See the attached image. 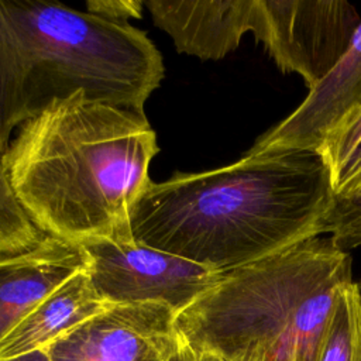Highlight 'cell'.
<instances>
[{
	"label": "cell",
	"mask_w": 361,
	"mask_h": 361,
	"mask_svg": "<svg viewBox=\"0 0 361 361\" xmlns=\"http://www.w3.org/2000/svg\"><path fill=\"white\" fill-rule=\"evenodd\" d=\"M336 193L317 151L245 154L151 182L130 228L148 247L224 272L323 234Z\"/></svg>",
	"instance_id": "6da1fadb"
},
{
	"label": "cell",
	"mask_w": 361,
	"mask_h": 361,
	"mask_svg": "<svg viewBox=\"0 0 361 361\" xmlns=\"http://www.w3.org/2000/svg\"><path fill=\"white\" fill-rule=\"evenodd\" d=\"M158 151L144 113L76 92L27 120L1 162L31 223L78 245L133 237L130 216Z\"/></svg>",
	"instance_id": "7a4b0ae2"
},
{
	"label": "cell",
	"mask_w": 361,
	"mask_h": 361,
	"mask_svg": "<svg viewBox=\"0 0 361 361\" xmlns=\"http://www.w3.org/2000/svg\"><path fill=\"white\" fill-rule=\"evenodd\" d=\"M148 35L55 0H0V157L14 128L76 92L144 113L164 79Z\"/></svg>",
	"instance_id": "3957f363"
},
{
	"label": "cell",
	"mask_w": 361,
	"mask_h": 361,
	"mask_svg": "<svg viewBox=\"0 0 361 361\" xmlns=\"http://www.w3.org/2000/svg\"><path fill=\"white\" fill-rule=\"evenodd\" d=\"M350 255L327 237L220 274L175 319L179 340L220 361H319Z\"/></svg>",
	"instance_id": "277c9868"
},
{
	"label": "cell",
	"mask_w": 361,
	"mask_h": 361,
	"mask_svg": "<svg viewBox=\"0 0 361 361\" xmlns=\"http://www.w3.org/2000/svg\"><path fill=\"white\" fill-rule=\"evenodd\" d=\"M78 247L94 290L107 305L162 303L178 314L221 274L133 237L90 240Z\"/></svg>",
	"instance_id": "5b68a950"
},
{
	"label": "cell",
	"mask_w": 361,
	"mask_h": 361,
	"mask_svg": "<svg viewBox=\"0 0 361 361\" xmlns=\"http://www.w3.org/2000/svg\"><path fill=\"white\" fill-rule=\"evenodd\" d=\"M255 38L283 72H296L313 89L340 61L361 24L344 0H258Z\"/></svg>",
	"instance_id": "8992f818"
},
{
	"label": "cell",
	"mask_w": 361,
	"mask_h": 361,
	"mask_svg": "<svg viewBox=\"0 0 361 361\" xmlns=\"http://www.w3.org/2000/svg\"><path fill=\"white\" fill-rule=\"evenodd\" d=\"M176 312L162 303L111 305L47 345L52 361H171Z\"/></svg>",
	"instance_id": "52a82bcc"
},
{
	"label": "cell",
	"mask_w": 361,
	"mask_h": 361,
	"mask_svg": "<svg viewBox=\"0 0 361 361\" xmlns=\"http://www.w3.org/2000/svg\"><path fill=\"white\" fill-rule=\"evenodd\" d=\"M361 109V24L348 49L300 106L259 137L248 154L319 151L326 135Z\"/></svg>",
	"instance_id": "ba28073f"
},
{
	"label": "cell",
	"mask_w": 361,
	"mask_h": 361,
	"mask_svg": "<svg viewBox=\"0 0 361 361\" xmlns=\"http://www.w3.org/2000/svg\"><path fill=\"white\" fill-rule=\"evenodd\" d=\"M144 7L178 52L200 59H221L238 47L245 32L255 34L259 23L258 0H145Z\"/></svg>",
	"instance_id": "9c48e42d"
},
{
	"label": "cell",
	"mask_w": 361,
	"mask_h": 361,
	"mask_svg": "<svg viewBox=\"0 0 361 361\" xmlns=\"http://www.w3.org/2000/svg\"><path fill=\"white\" fill-rule=\"evenodd\" d=\"M83 268L80 248L51 235L30 250L0 254V343L35 305Z\"/></svg>",
	"instance_id": "30bf717a"
},
{
	"label": "cell",
	"mask_w": 361,
	"mask_h": 361,
	"mask_svg": "<svg viewBox=\"0 0 361 361\" xmlns=\"http://www.w3.org/2000/svg\"><path fill=\"white\" fill-rule=\"evenodd\" d=\"M107 305L94 290L85 268L35 305L0 343V361L45 348Z\"/></svg>",
	"instance_id": "8fae6325"
},
{
	"label": "cell",
	"mask_w": 361,
	"mask_h": 361,
	"mask_svg": "<svg viewBox=\"0 0 361 361\" xmlns=\"http://www.w3.org/2000/svg\"><path fill=\"white\" fill-rule=\"evenodd\" d=\"M338 197L361 196V109L334 127L319 151Z\"/></svg>",
	"instance_id": "7c38bea8"
},
{
	"label": "cell",
	"mask_w": 361,
	"mask_h": 361,
	"mask_svg": "<svg viewBox=\"0 0 361 361\" xmlns=\"http://www.w3.org/2000/svg\"><path fill=\"white\" fill-rule=\"evenodd\" d=\"M319 361H361V299L355 282L345 285L337 298Z\"/></svg>",
	"instance_id": "4fadbf2b"
},
{
	"label": "cell",
	"mask_w": 361,
	"mask_h": 361,
	"mask_svg": "<svg viewBox=\"0 0 361 361\" xmlns=\"http://www.w3.org/2000/svg\"><path fill=\"white\" fill-rule=\"evenodd\" d=\"M42 237L16 199L0 157V254L30 250Z\"/></svg>",
	"instance_id": "5bb4252c"
},
{
	"label": "cell",
	"mask_w": 361,
	"mask_h": 361,
	"mask_svg": "<svg viewBox=\"0 0 361 361\" xmlns=\"http://www.w3.org/2000/svg\"><path fill=\"white\" fill-rule=\"evenodd\" d=\"M324 233L330 234L334 244L344 251L361 245V196H336L324 221Z\"/></svg>",
	"instance_id": "9a60e30c"
},
{
	"label": "cell",
	"mask_w": 361,
	"mask_h": 361,
	"mask_svg": "<svg viewBox=\"0 0 361 361\" xmlns=\"http://www.w3.org/2000/svg\"><path fill=\"white\" fill-rule=\"evenodd\" d=\"M87 11L114 23H128L130 18H140L144 1L135 0H89Z\"/></svg>",
	"instance_id": "2e32d148"
},
{
	"label": "cell",
	"mask_w": 361,
	"mask_h": 361,
	"mask_svg": "<svg viewBox=\"0 0 361 361\" xmlns=\"http://www.w3.org/2000/svg\"><path fill=\"white\" fill-rule=\"evenodd\" d=\"M1 361H52V360H51L47 348H38V350L21 354L18 357L1 360Z\"/></svg>",
	"instance_id": "e0dca14e"
},
{
	"label": "cell",
	"mask_w": 361,
	"mask_h": 361,
	"mask_svg": "<svg viewBox=\"0 0 361 361\" xmlns=\"http://www.w3.org/2000/svg\"><path fill=\"white\" fill-rule=\"evenodd\" d=\"M171 361H210L207 357L199 355L196 353H193L192 350H189L186 345H183L180 343V347L178 350V353L172 357Z\"/></svg>",
	"instance_id": "ac0fdd59"
},
{
	"label": "cell",
	"mask_w": 361,
	"mask_h": 361,
	"mask_svg": "<svg viewBox=\"0 0 361 361\" xmlns=\"http://www.w3.org/2000/svg\"><path fill=\"white\" fill-rule=\"evenodd\" d=\"M357 283V288H358V293H360V299H361V281L360 282H355Z\"/></svg>",
	"instance_id": "d6986e66"
},
{
	"label": "cell",
	"mask_w": 361,
	"mask_h": 361,
	"mask_svg": "<svg viewBox=\"0 0 361 361\" xmlns=\"http://www.w3.org/2000/svg\"><path fill=\"white\" fill-rule=\"evenodd\" d=\"M210 361H220V360H214V358H210V357H207Z\"/></svg>",
	"instance_id": "ffe728a7"
}]
</instances>
